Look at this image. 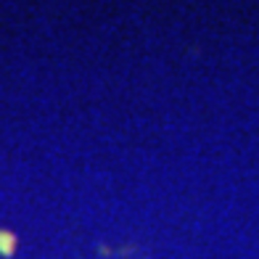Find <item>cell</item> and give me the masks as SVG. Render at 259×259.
<instances>
[]
</instances>
